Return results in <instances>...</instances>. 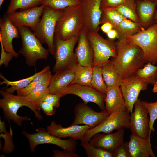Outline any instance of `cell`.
Returning <instances> with one entry per match:
<instances>
[{"mask_svg": "<svg viewBox=\"0 0 157 157\" xmlns=\"http://www.w3.org/2000/svg\"><path fill=\"white\" fill-rule=\"evenodd\" d=\"M74 53L78 63L84 66L92 67L94 62L93 49L87 36V31L83 26L78 35Z\"/></svg>", "mask_w": 157, "mask_h": 157, "instance_id": "cell-18", "label": "cell"}, {"mask_svg": "<svg viewBox=\"0 0 157 157\" xmlns=\"http://www.w3.org/2000/svg\"><path fill=\"white\" fill-rule=\"evenodd\" d=\"M135 0V1H136L137 0Z\"/></svg>", "mask_w": 157, "mask_h": 157, "instance_id": "cell-53", "label": "cell"}, {"mask_svg": "<svg viewBox=\"0 0 157 157\" xmlns=\"http://www.w3.org/2000/svg\"><path fill=\"white\" fill-rule=\"evenodd\" d=\"M129 0H101V9L112 8L124 3Z\"/></svg>", "mask_w": 157, "mask_h": 157, "instance_id": "cell-41", "label": "cell"}, {"mask_svg": "<svg viewBox=\"0 0 157 157\" xmlns=\"http://www.w3.org/2000/svg\"><path fill=\"white\" fill-rule=\"evenodd\" d=\"M84 26L80 4L62 10L57 22L54 37L66 40L78 35Z\"/></svg>", "mask_w": 157, "mask_h": 157, "instance_id": "cell-2", "label": "cell"}, {"mask_svg": "<svg viewBox=\"0 0 157 157\" xmlns=\"http://www.w3.org/2000/svg\"><path fill=\"white\" fill-rule=\"evenodd\" d=\"M0 42L2 43L5 50L11 54L14 57H18L19 54L14 49L12 41L13 39L19 38V31L17 28L9 20L6 14L0 19Z\"/></svg>", "mask_w": 157, "mask_h": 157, "instance_id": "cell-19", "label": "cell"}, {"mask_svg": "<svg viewBox=\"0 0 157 157\" xmlns=\"http://www.w3.org/2000/svg\"><path fill=\"white\" fill-rule=\"evenodd\" d=\"M54 157H78L79 156L74 152L68 151L63 150L62 151L58 150L53 151Z\"/></svg>", "mask_w": 157, "mask_h": 157, "instance_id": "cell-45", "label": "cell"}, {"mask_svg": "<svg viewBox=\"0 0 157 157\" xmlns=\"http://www.w3.org/2000/svg\"><path fill=\"white\" fill-rule=\"evenodd\" d=\"M0 132L1 133L4 132L6 134L7 137L4 134L0 135V137H4L5 138V143L3 151L4 153H8L11 152L13 150L14 147V144L12 142V133L11 129L10 132H8L6 130L5 123L4 121H2L0 120Z\"/></svg>", "mask_w": 157, "mask_h": 157, "instance_id": "cell-37", "label": "cell"}, {"mask_svg": "<svg viewBox=\"0 0 157 157\" xmlns=\"http://www.w3.org/2000/svg\"><path fill=\"white\" fill-rule=\"evenodd\" d=\"M91 128L86 125H71L69 127H63L52 121L47 126L46 130L49 134L59 138L69 137L76 140H81L86 132Z\"/></svg>", "mask_w": 157, "mask_h": 157, "instance_id": "cell-20", "label": "cell"}, {"mask_svg": "<svg viewBox=\"0 0 157 157\" xmlns=\"http://www.w3.org/2000/svg\"><path fill=\"white\" fill-rule=\"evenodd\" d=\"M154 20L155 23H157V10H156L154 17Z\"/></svg>", "mask_w": 157, "mask_h": 157, "instance_id": "cell-49", "label": "cell"}, {"mask_svg": "<svg viewBox=\"0 0 157 157\" xmlns=\"http://www.w3.org/2000/svg\"><path fill=\"white\" fill-rule=\"evenodd\" d=\"M134 75L148 85H154L157 82V66L151 63H146L138 69Z\"/></svg>", "mask_w": 157, "mask_h": 157, "instance_id": "cell-29", "label": "cell"}, {"mask_svg": "<svg viewBox=\"0 0 157 157\" xmlns=\"http://www.w3.org/2000/svg\"><path fill=\"white\" fill-rule=\"evenodd\" d=\"M125 129L117 130L114 133H97L92 137L89 142L94 147L113 154L115 149L124 142Z\"/></svg>", "mask_w": 157, "mask_h": 157, "instance_id": "cell-17", "label": "cell"}, {"mask_svg": "<svg viewBox=\"0 0 157 157\" xmlns=\"http://www.w3.org/2000/svg\"><path fill=\"white\" fill-rule=\"evenodd\" d=\"M108 38L113 40L116 38H119L118 33L117 31L114 29H112L106 33Z\"/></svg>", "mask_w": 157, "mask_h": 157, "instance_id": "cell-47", "label": "cell"}, {"mask_svg": "<svg viewBox=\"0 0 157 157\" xmlns=\"http://www.w3.org/2000/svg\"><path fill=\"white\" fill-rule=\"evenodd\" d=\"M0 93L3 97L0 99V107L3 110L4 118L8 122L12 120L17 125L21 126L23 121L30 120L28 117L21 116L17 114L18 110L23 106L30 108L39 120H41L43 118L40 112L36 110L24 96L15 95L2 89L0 90Z\"/></svg>", "mask_w": 157, "mask_h": 157, "instance_id": "cell-3", "label": "cell"}, {"mask_svg": "<svg viewBox=\"0 0 157 157\" xmlns=\"http://www.w3.org/2000/svg\"><path fill=\"white\" fill-rule=\"evenodd\" d=\"M156 149L157 150V146L156 147Z\"/></svg>", "mask_w": 157, "mask_h": 157, "instance_id": "cell-52", "label": "cell"}, {"mask_svg": "<svg viewBox=\"0 0 157 157\" xmlns=\"http://www.w3.org/2000/svg\"><path fill=\"white\" fill-rule=\"evenodd\" d=\"M148 85L135 75L122 79L120 88L129 113L133 112L134 104L140 92L147 89Z\"/></svg>", "mask_w": 157, "mask_h": 157, "instance_id": "cell-13", "label": "cell"}, {"mask_svg": "<svg viewBox=\"0 0 157 157\" xmlns=\"http://www.w3.org/2000/svg\"><path fill=\"white\" fill-rule=\"evenodd\" d=\"M152 92L154 93H157V82L154 85L152 89Z\"/></svg>", "mask_w": 157, "mask_h": 157, "instance_id": "cell-48", "label": "cell"}, {"mask_svg": "<svg viewBox=\"0 0 157 157\" xmlns=\"http://www.w3.org/2000/svg\"><path fill=\"white\" fill-rule=\"evenodd\" d=\"M128 38L139 46L143 53L144 63H157V23L141 30Z\"/></svg>", "mask_w": 157, "mask_h": 157, "instance_id": "cell-6", "label": "cell"}, {"mask_svg": "<svg viewBox=\"0 0 157 157\" xmlns=\"http://www.w3.org/2000/svg\"><path fill=\"white\" fill-rule=\"evenodd\" d=\"M142 104L149 116V126L151 132L155 131L154 124L157 119V101L154 102L142 101Z\"/></svg>", "mask_w": 157, "mask_h": 157, "instance_id": "cell-38", "label": "cell"}, {"mask_svg": "<svg viewBox=\"0 0 157 157\" xmlns=\"http://www.w3.org/2000/svg\"><path fill=\"white\" fill-rule=\"evenodd\" d=\"M49 84L41 85L31 90L28 94L24 96L39 112L40 110V104L46 95L49 93Z\"/></svg>", "mask_w": 157, "mask_h": 157, "instance_id": "cell-30", "label": "cell"}, {"mask_svg": "<svg viewBox=\"0 0 157 157\" xmlns=\"http://www.w3.org/2000/svg\"><path fill=\"white\" fill-rule=\"evenodd\" d=\"M77 63L52 75L49 86V93L59 94L61 96L63 92L74 80Z\"/></svg>", "mask_w": 157, "mask_h": 157, "instance_id": "cell-21", "label": "cell"}, {"mask_svg": "<svg viewBox=\"0 0 157 157\" xmlns=\"http://www.w3.org/2000/svg\"><path fill=\"white\" fill-rule=\"evenodd\" d=\"M40 109L47 115L51 116L54 114L56 108L52 104L44 101H42L40 104Z\"/></svg>", "mask_w": 157, "mask_h": 157, "instance_id": "cell-43", "label": "cell"}, {"mask_svg": "<svg viewBox=\"0 0 157 157\" xmlns=\"http://www.w3.org/2000/svg\"><path fill=\"white\" fill-rule=\"evenodd\" d=\"M100 28L102 31L106 34L113 29L112 25L109 22H105L102 24Z\"/></svg>", "mask_w": 157, "mask_h": 157, "instance_id": "cell-46", "label": "cell"}, {"mask_svg": "<svg viewBox=\"0 0 157 157\" xmlns=\"http://www.w3.org/2000/svg\"><path fill=\"white\" fill-rule=\"evenodd\" d=\"M84 26L88 31L98 32L102 11L101 0H81Z\"/></svg>", "mask_w": 157, "mask_h": 157, "instance_id": "cell-14", "label": "cell"}, {"mask_svg": "<svg viewBox=\"0 0 157 157\" xmlns=\"http://www.w3.org/2000/svg\"><path fill=\"white\" fill-rule=\"evenodd\" d=\"M42 70L34 74L27 78L22 79L16 81H10L6 78L2 74H0V78L3 81L0 82V85L5 84L6 87L4 90L7 92L11 93H13L15 91L22 89L28 85L32 81L35 77L40 74Z\"/></svg>", "mask_w": 157, "mask_h": 157, "instance_id": "cell-28", "label": "cell"}, {"mask_svg": "<svg viewBox=\"0 0 157 157\" xmlns=\"http://www.w3.org/2000/svg\"><path fill=\"white\" fill-rule=\"evenodd\" d=\"M74 111V119L71 125L83 124L91 129L101 124L109 115L105 109L100 112L94 111L84 102L77 104Z\"/></svg>", "mask_w": 157, "mask_h": 157, "instance_id": "cell-12", "label": "cell"}, {"mask_svg": "<svg viewBox=\"0 0 157 157\" xmlns=\"http://www.w3.org/2000/svg\"><path fill=\"white\" fill-rule=\"evenodd\" d=\"M44 6L41 5L19 11L6 14L17 27L26 26L33 31L42 15Z\"/></svg>", "mask_w": 157, "mask_h": 157, "instance_id": "cell-16", "label": "cell"}, {"mask_svg": "<svg viewBox=\"0 0 157 157\" xmlns=\"http://www.w3.org/2000/svg\"><path fill=\"white\" fill-rule=\"evenodd\" d=\"M22 40V47L18 53L23 56L26 64L29 66H35L39 60L47 59L49 53L44 48L33 32L29 27H17Z\"/></svg>", "mask_w": 157, "mask_h": 157, "instance_id": "cell-4", "label": "cell"}, {"mask_svg": "<svg viewBox=\"0 0 157 157\" xmlns=\"http://www.w3.org/2000/svg\"><path fill=\"white\" fill-rule=\"evenodd\" d=\"M87 36L94 52L93 66H102L109 60L110 57H116V47L113 40L104 38L98 32L87 31Z\"/></svg>", "mask_w": 157, "mask_h": 157, "instance_id": "cell-8", "label": "cell"}, {"mask_svg": "<svg viewBox=\"0 0 157 157\" xmlns=\"http://www.w3.org/2000/svg\"><path fill=\"white\" fill-rule=\"evenodd\" d=\"M100 24L109 22L112 25L114 29L120 22L126 19L114 9L108 8L101 10Z\"/></svg>", "mask_w": 157, "mask_h": 157, "instance_id": "cell-32", "label": "cell"}, {"mask_svg": "<svg viewBox=\"0 0 157 157\" xmlns=\"http://www.w3.org/2000/svg\"><path fill=\"white\" fill-rule=\"evenodd\" d=\"M52 76L47 78L40 81L33 80L26 87L22 89L17 91L16 92L17 94L25 96L27 95L31 90L43 84H49Z\"/></svg>", "mask_w": 157, "mask_h": 157, "instance_id": "cell-39", "label": "cell"}, {"mask_svg": "<svg viewBox=\"0 0 157 157\" xmlns=\"http://www.w3.org/2000/svg\"><path fill=\"white\" fill-rule=\"evenodd\" d=\"M131 157H155L152 149L151 137L145 139L131 134L128 142Z\"/></svg>", "mask_w": 157, "mask_h": 157, "instance_id": "cell-23", "label": "cell"}, {"mask_svg": "<svg viewBox=\"0 0 157 157\" xmlns=\"http://www.w3.org/2000/svg\"><path fill=\"white\" fill-rule=\"evenodd\" d=\"M113 157H131L128 142H124L113 153Z\"/></svg>", "mask_w": 157, "mask_h": 157, "instance_id": "cell-40", "label": "cell"}, {"mask_svg": "<svg viewBox=\"0 0 157 157\" xmlns=\"http://www.w3.org/2000/svg\"><path fill=\"white\" fill-rule=\"evenodd\" d=\"M154 1L156 3H157V0H151Z\"/></svg>", "mask_w": 157, "mask_h": 157, "instance_id": "cell-51", "label": "cell"}, {"mask_svg": "<svg viewBox=\"0 0 157 157\" xmlns=\"http://www.w3.org/2000/svg\"><path fill=\"white\" fill-rule=\"evenodd\" d=\"M61 10H55L45 5L42 17L33 31L41 43L47 45L49 53L53 55L55 51V29Z\"/></svg>", "mask_w": 157, "mask_h": 157, "instance_id": "cell-5", "label": "cell"}, {"mask_svg": "<svg viewBox=\"0 0 157 157\" xmlns=\"http://www.w3.org/2000/svg\"><path fill=\"white\" fill-rule=\"evenodd\" d=\"M134 111L130 116V127L132 134L143 139L151 137L148 112L140 99H138L134 105Z\"/></svg>", "mask_w": 157, "mask_h": 157, "instance_id": "cell-11", "label": "cell"}, {"mask_svg": "<svg viewBox=\"0 0 157 157\" xmlns=\"http://www.w3.org/2000/svg\"><path fill=\"white\" fill-rule=\"evenodd\" d=\"M157 3L151 0H137L136 10L140 23L144 28L151 25Z\"/></svg>", "mask_w": 157, "mask_h": 157, "instance_id": "cell-24", "label": "cell"}, {"mask_svg": "<svg viewBox=\"0 0 157 157\" xmlns=\"http://www.w3.org/2000/svg\"><path fill=\"white\" fill-rule=\"evenodd\" d=\"M115 43L117 54L113 61L116 69L122 79L134 75L144 63L142 50L127 38Z\"/></svg>", "mask_w": 157, "mask_h": 157, "instance_id": "cell-1", "label": "cell"}, {"mask_svg": "<svg viewBox=\"0 0 157 157\" xmlns=\"http://www.w3.org/2000/svg\"><path fill=\"white\" fill-rule=\"evenodd\" d=\"M4 0H0V7H1L2 4L3 3Z\"/></svg>", "mask_w": 157, "mask_h": 157, "instance_id": "cell-50", "label": "cell"}, {"mask_svg": "<svg viewBox=\"0 0 157 157\" xmlns=\"http://www.w3.org/2000/svg\"><path fill=\"white\" fill-rule=\"evenodd\" d=\"M92 87L100 92L106 94L107 87L103 79L102 66H94L92 67Z\"/></svg>", "mask_w": 157, "mask_h": 157, "instance_id": "cell-34", "label": "cell"}, {"mask_svg": "<svg viewBox=\"0 0 157 157\" xmlns=\"http://www.w3.org/2000/svg\"><path fill=\"white\" fill-rule=\"evenodd\" d=\"M92 67L84 66L78 63L76 65L75 76L71 84L91 86Z\"/></svg>", "mask_w": 157, "mask_h": 157, "instance_id": "cell-26", "label": "cell"}, {"mask_svg": "<svg viewBox=\"0 0 157 157\" xmlns=\"http://www.w3.org/2000/svg\"><path fill=\"white\" fill-rule=\"evenodd\" d=\"M142 28L140 23L126 19L120 22L114 29L117 31L119 39L126 38L140 31Z\"/></svg>", "mask_w": 157, "mask_h": 157, "instance_id": "cell-27", "label": "cell"}, {"mask_svg": "<svg viewBox=\"0 0 157 157\" xmlns=\"http://www.w3.org/2000/svg\"><path fill=\"white\" fill-rule=\"evenodd\" d=\"M42 0H10L6 13L8 14L17 9L22 10L40 5Z\"/></svg>", "mask_w": 157, "mask_h": 157, "instance_id": "cell-33", "label": "cell"}, {"mask_svg": "<svg viewBox=\"0 0 157 157\" xmlns=\"http://www.w3.org/2000/svg\"><path fill=\"white\" fill-rule=\"evenodd\" d=\"M78 35L66 40L54 37L53 56L56 61L53 72L55 73L64 70L78 63L74 50Z\"/></svg>", "mask_w": 157, "mask_h": 157, "instance_id": "cell-7", "label": "cell"}, {"mask_svg": "<svg viewBox=\"0 0 157 157\" xmlns=\"http://www.w3.org/2000/svg\"><path fill=\"white\" fill-rule=\"evenodd\" d=\"M126 18L134 22L140 23L136 10V1H128L114 8Z\"/></svg>", "mask_w": 157, "mask_h": 157, "instance_id": "cell-31", "label": "cell"}, {"mask_svg": "<svg viewBox=\"0 0 157 157\" xmlns=\"http://www.w3.org/2000/svg\"></svg>", "mask_w": 157, "mask_h": 157, "instance_id": "cell-54", "label": "cell"}, {"mask_svg": "<svg viewBox=\"0 0 157 157\" xmlns=\"http://www.w3.org/2000/svg\"><path fill=\"white\" fill-rule=\"evenodd\" d=\"M1 46V54L0 61V65H4L6 67L8 66V63L14 57L11 53L6 52L3 46L0 42Z\"/></svg>", "mask_w": 157, "mask_h": 157, "instance_id": "cell-44", "label": "cell"}, {"mask_svg": "<svg viewBox=\"0 0 157 157\" xmlns=\"http://www.w3.org/2000/svg\"><path fill=\"white\" fill-rule=\"evenodd\" d=\"M22 133L28 139L30 149L34 152L36 147L38 145L44 144H53L62 149L63 150L74 152L77 143L76 140L69 138L67 140H63L60 138L49 134L45 129L39 128L34 134H30L26 131Z\"/></svg>", "mask_w": 157, "mask_h": 157, "instance_id": "cell-9", "label": "cell"}, {"mask_svg": "<svg viewBox=\"0 0 157 157\" xmlns=\"http://www.w3.org/2000/svg\"><path fill=\"white\" fill-rule=\"evenodd\" d=\"M106 95L105 109L109 114L118 111H127L120 87H107Z\"/></svg>", "mask_w": 157, "mask_h": 157, "instance_id": "cell-22", "label": "cell"}, {"mask_svg": "<svg viewBox=\"0 0 157 157\" xmlns=\"http://www.w3.org/2000/svg\"><path fill=\"white\" fill-rule=\"evenodd\" d=\"M103 76L107 88L120 87L122 79L115 69L113 60H109L102 66Z\"/></svg>", "mask_w": 157, "mask_h": 157, "instance_id": "cell-25", "label": "cell"}, {"mask_svg": "<svg viewBox=\"0 0 157 157\" xmlns=\"http://www.w3.org/2000/svg\"><path fill=\"white\" fill-rule=\"evenodd\" d=\"M71 94L80 97L88 103L91 102L96 104L101 110H105V99L106 94L90 86L77 84H71L63 91L62 97Z\"/></svg>", "mask_w": 157, "mask_h": 157, "instance_id": "cell-15", "label": "cell"}, {"mask_svg": "<svg viewBox=\"0 0 157 157\" xmlns=\"http://www.w3.org/2000/svg\"><path fill=\"white\" fill-rule=\"evenodd\" d=\"M81 145L84 149L88 157H113L112 153L94 147L89 142H81Z\"/></svg>", "mask_w": 157, "mask_h": 157, "instance_id": "cell-35", "label": "cell"}, {"mask_svg": "<svg viewBox=\"0 0 157 157\" xmlns=\"http://www.w3.org/2000/svg\"><path fill=\"white\" fill-rule=\"evenodd\" d=\"M80 0H42L40 5H43L57 10H63L66 8L79 4Z\"/></svg>", "mask_w": 157, "mask_h": 157, "instance_id": "cell-36", "label": "cell"}, {"mask_svg": "<svg viewBox=\"0 0 157 157\" xmlns=\"http://www.w3.org/2000/svg\"><path fill=\"white\" fill-rule=\"evenodd\" d=\"M61 97L60 94L49 93L46 95L43 101L52 104L56 108H58L60 105Z\"/></svg>", "mask_w": 157, "mask_h": 157, "instance_id": "cell-42", "label": "cell"}, {"mask_svg": "<svg viewBox=\"0 0 157 157\" xmlns=\"http://www.w3.org/2000/svg\"><path fill=\"white\" fill-rule=\"evenodd\" d=\"M130 116L127 111H118L109 114L101 124L89 129L81 140V142H89L92 137L98 133H109L115 130L129 128Z\"/></svg>", "mask_w": 157, "mask_h": 157, "instance_id": "cell-10", "label": "cell"}]
</instances>
